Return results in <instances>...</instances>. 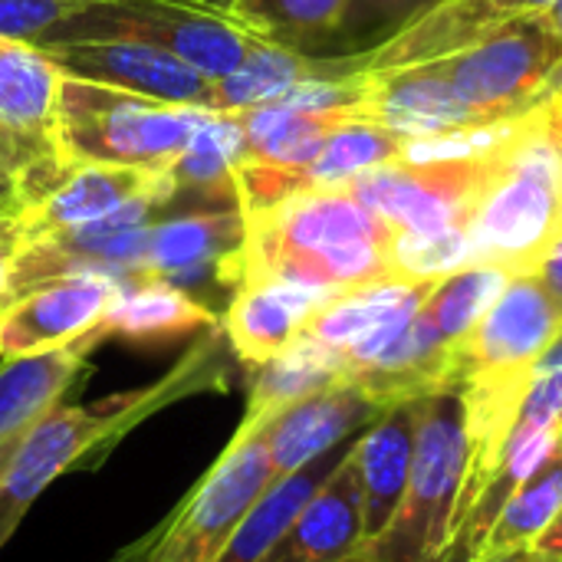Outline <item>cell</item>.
I'll list each match as a JSON object with an SVG mask.
<instances>
[{
  "mask_svg": "<svg viewBox=\"0 0 562 562\" xmlns=\"http://www.w3.org/2000/svg\"><path fill=\"white\" fill-rule=\"evenodd\" d=\"M221 349L224 329L217 326L207 329L201 342H194L161 379L89 405L59 402L36 425H30L0 477V550L10 543L43 491L53 487L63 474L109 454L158 412L204 392H224L227 362Z\"/></svg>",
  "mask_w": 562,
  "mask_h": 562,
  "instance_id": "obj_1",
  "label": "cell"
},
{
  "mask_svg": "<svg viewBox=\"0 0 562 562\" xmlns=\"http://www.w3.org/2000/svg\"><path fill=\"white\" fill-rule=\"evenodd\" d=\"M395 231L349 188L303 191L273 207L244 214V244L221 263L217 286L250 277H280L346 293L392 277Z\"/></svg>",
  "mask_w": 562,
  "mask_h": 562,
  "instance_id": "obj_2",
  "label": "cell"
},
{
  "mask_svg": "<svg viewBox=\"0 0 562 562\" xmlns=\"http://www.w3.org/2000/svg\"><path fill=\"white\" fill-rule=\"evenodd\" d=\"M562 227V135L543 105L520 119L484 188L468 237L471 263L530 273L540 250Z\"/></svg>",
  "mask_w": 562,
  "mask_h": 562,
  "instance_id": "obj_3",
  "label": "cell"
},
{
  "mask_svg": "<svg viewBox=\"0 0 562 562\" xmlns=\"http://www.w3.org/2000/svg\"><path fill=\"white\" fill-rule=\"evenodd\" d=\"M207 109L171 105L76 76L56 95V145L69 165H112L168 175Z\"/></svg>",
  "mask_w": 562,
  "mask_h": 562,
  "instance_id": "obj_4",
  "label": "cell"
},
{
  "mask_svg": "<svg viewBox=\"0 0 562 562\" xmlns=\"http://www.w3.org/2000/svg\"><path fill=\"white\" fill-rule=\"evenodd\" d=\"M468 471L471 435L461 392L418 398V438L405 497L392 524L366 547L375 562H441Z\"/></svg>",
  "mask_w": 562,
  "mask_h": 562,
  "instance_id": "obj_5",
  "label": "cell"
},
{
  "mask_svg": "<svg viewBox=\"0 0 562 562\" xmlns=\"http://www.w3.org/2000/svg\"><path fill=\"white\" fill-rule=\"evenodd\" d=\"M270 418H240L227 448L178 501V507L112 562H217L254 501L270 487Z\"/></svg>",
  "mask_w": 562,
  "mask_h": 562,
  "instance_id": "obj_6",
  "label": "cell"
},
{
  "mask_svg": "<svg viewBox=\"0 0 562 562\" xmlns=\"http://www.w3.org/2000/svg\"><path fill=\"white\" fill-rule=\"evenodd\" d=\"M66 40H142L188 63L211 82L240 69L263 43L234 16L198 10L181 0H92L53 26L36 46Z\"/></svg>",
  "mask_w": 562,
  "mask_h": 562,
  "instance_id": "obj_7",
  "label": "cell"
},
{
  "mask_svg": "<svg viewBox=\"0 0 562 562\" xmlns=\"http://www.w3.org/2000/svg\"><path fill=\"white\" fill-rule=\"evenodd\" d=\"M562 40L533 13L510 16L474 46L441 59L454 92L481 122L527 115L562 95Z\"/></svg>",
  "mask_w": 562,
  "mask_h": 562,
  "instance_id": "obj_8",
  "label": "cell"
},
{
  "mask_svg": "<svg viewBox=\"0 0 562 562\" xmlns=\"http://www.w3.org/2000/svg\"><path fill=\"white\" fill-rule=\"evenodd\" d=\"M504 148L487 158L418 161V165L389 161L352 178L349 191L369 211H375L395 234L435 237V234L468 231L474 207L484 188L491 184Z\"/></svg>",
  "mask_w": 562,
  "mask_h": 562,
  "instance_id": "obj_9",
  "label": "cell"
},
{
  "mask_svg": "<svg viewBox=\"0 0 562 562\" xmlns=\"http://www.w3.org/2000/svg\"><path fill=\"white\" fill-rule=\"evenodd\" d=\"M59 82V66L40 46L0 36V145L26 171L23 204L72 168L56 145Z\"/></svg>",
  "mask_w": 562,
  "mask_h": 562,
  "instance_id": "obj_10",
  "label": "cell"
},
{
  "mask_svg": "<svg viewBox=\"0 0 562 562\" xmlns=\"http://www.w3.org/2000/svg\"><path fill=\"white\" fill-rule=\"evenodd\" d=\"M171 201V175L112 165H72L49 191L13 211V231L16 240L26 244L36 237L89 227L125 211H165Z\"/></svg>",
  "mask_w": 562,
  "mask_h": 562,
  "instance_id": "obj_11",
  "label": "cell"
},
{
  "mask_svg": "<svg viewBox=\"0 0 562 562\" xmlns=\"http://www.w3.org/2000/svg\"><path fill=\"white\" fill-rule=\"evenodd\" d=\"M122 286L112 273L82 270L16 293L0 310V362L82 342Z\"/></svg>",
  "mask_w": 562,
  "mask_h": 562,
  "instance_id": "obj_12",
  "label": "cell"
},
{
  "mask_svg": "<svg viewBox=\"0 0 562 562\" xmlns=\"http://www.w3.org/2000/svg\"><path fill=\"white\" fill-rule=\"evenodd\" d=\"M63 76L132 95L214 112V82L188 63L142 40H66L40 46Z\"/></svg>",
  "mask_w": 562,
  "mask_h": 562,
  "instance_id": "obj_13",
  "label": "cell"
},
{
  "mask_svg": "<svg viewBox=\"0 0 562 562\" xmlns=\"http://www.w3.org/2000/svg\"><path fill=\"white\" fill-rule=\"evenodd\" d=\"M356 119L375 122L402 138H435L481 122L477 112L454 92L441 63H422L385 72H359Z\"/></svg>",
  "mask_w": 562,
  "mask_h": 562,
  "instance_id": "obj_14",
  "label": "cell"
},
{
  "mask_svg": "<svg viewBox=\"0 0 562 562\" xmlns=\"http://www.w3.org/2000/svg\"><path fill=\"white\" fill-rule=\"evenodd\" d=\"M336 293L280 280V277H250L231 290L227 310L221 313L224 342L237 362L250 372L290 346L306 323L333 300Z\"/></svg>",
  "mask_w": 562,
  "mask_h": 562,
  "instance_id": "obj_15",
  "label": "cell"
},
{
  "mask_svg": "<svg viewBox=\"0 0 562 562\" xmlns=\"http://www.w3.org/2000/svg\"><path fill=\"white\" fill-rule=\"evenodd\" d=\"M438 280H375L336 293L303 333L346 356V375L392 342L422 310Z\"/></svg>",
  "mask_w": 562,
  "mask_h": 562,
  "instance_id": "obj_16",
  "label": "cell"
},
{
  "mask_svg": "<svg viewBox=\"0 0 562 562\" xmlns=\"http://www.w3.org/2000/svg\"><path fill=\"white\" fill-rule=\"evenodd\" d=\"M379 415L382 408L349 379L293 402L290 408H283L267 422V448H270L273 474L283 477L313 464L333 448L352 441Z\"/></svg>",
  "mask_w": 562,
  "mask_h": 562,
  "instance_id": "obj_17",
  "label": "cell"
},
{
  "mask_svg": "<svg viewBox=\"0 0 562 562\" xmlns=\"http://www.w3.org/2000/svg\"><path fill=\"white\" fill-rule=\"evenodd\" d=\"M244 244V211L240 204H204L171 217H155L148 224V247L142 277H158L191 286L214 277L224 260H231Z\"/></svg>",
  "mask_w": 562,
  "mask_h": 562,
  "instance_id": "obj_18",
  "label": "cell"
},
{
  "mask_svg": "<svg viewBox=\"0 0 562 562\" xmlns=\"http://www.w3.org/2000/svg\"><path fill=\"white\" fill-rule=\"evenodd\" d=\"M356 445V441H352ZM366 550L362 487L352 448L260 562H342Z\"/></svg>",
  "mask_w": 562,
  "mask_h": 562,
  "instance_id": "obj_19",
  "label": "cell"
},
{
  "mask_svg": "<svg viewBox=\"0 0 562 562\" xmlns=\"http://www.w3.org/2000/svg\"><path fill=\"white\" fill-rule=\"evenodd\" d=\"M217 326L221 313H214L201 296L158 277H138L115 293L86 342L92 349L105 339H122L128 346H168Z\"/></svg>",
  "mask_w": 562,
  "mask_h": 562,
  "instance_id": "obj_20",
  "label": "cell"
},
{
  "mask_svg": "<svg viewBox=\"0 0 562 562\" xmlns=\"http://www.w3.org/2000/svg\"><path fill=\"white\" fill-rule=\"evenodd\" d=\"M418 438V402H402L382 408V415L356 438L352 458L362 487V520L366 547L392 524L412 474Z\"/></svg>",
  "mask_w": 562,
  "mask_h": 562,
  "instance_id": "obj_21",
  "label": "cell"
},
{
  "mask_svg": "<svg viewBox=\"0 0 562 562\" xmlns=\"http://www.w3.org/2000/svg\"><path fill=\"white\" fill-rule=\"evenodd\" d=\"M510 16L514 13L501 0H441L412 26H405L398 36H392L369 56L356 59V69L385 72V69H405L422 63H441L474 46L484 33H491L497 23Z\"/></svg>",
  "mask_w": 562,
  "mask_h": 562,
  "instance_id": "obj_22",
  "label": "cell"
},
{
  "mask_svg": "<svg viewBox=\"0 0 562 562\" xmlns=\"http://www.w3.org/2000/svg\"><path fill=\"white\" fill-rule=\"evenodd\" d=\"M89 352L92 346L82 339L66 349L0 362V445L30 431L89 375Z\"/></svg>",
  "mask_w": 562,
  "mask_h": 562,
  "instance_id": "obj_23",
  "label": "cell"
},
{
  "mask_svg": "<svg viewBox=\"0 0 562 562\" xmlns=\"http://www.w3.org/2000/svg\"><path fill=\"white\" fill-rule=\"evenodd\" d=\"M356 59H323L306 56L277 43H260L240 69L214 82V112L240 115L257 105H270L306 79H342L352 76Z\"/></svg>",
  "mask_w": 562,
  "mask_h": 562,
  "instance_id": "obj_24",
  "label": "cell"
},
{
  "mask_svg": "<svg viewBox=\"0 0 562 562\" xmlns=\"http://www.w3.org/2000/svg\"><path fill=\"white\" fill-rule=\"evenodd\" d=\"M362 435V431H359ZM356 435V438H359ZM352 438V441H356ZM352 441L333 448L329 454L316 458L313 464L273 477L270 487L254 501V507L244 514L240 527L234 530V537L227 540L224 553L217 562H260L273 547L277 540L290 530V524L296 520V514L310 504V497L323 487V481L336 471V464L346 458V451L352 448Z\"/></svg>",
  "mask_w": 562,
  "mask_h": 562,
  "instance_id": "obj_25",
  "label": "cell"
},
{
  "mask_svg": "<svg viewBox=\"0 0 562 562\" xmlns=\"http://www.w3.org/2000/svg\"><path fill=\"white\" fill-rule=\"evenodd\" d=\"M346 379V356L333 346L300 333L290 346L270 356L263 366L250 369L247 418H273L293 402L316 395Z\"/></svg>",
  "mask_w": 562,
  "mask_h": 562,
  "instance_id": "obj_26",
  "label": "cell"
},
{
  "mask_svg": "<svg viewBox=\"0 0 562 562\" xmlns=\"http://www.w3.org/2000/svg\"><path fill=\"white\" fill-rule=\"evenodd\" d=\"M244 161V128L237 115L211 112L171 165L175 201L198 194L204 204H237L234 168ZM171 201V204H175Z\"/></svg>",
  "mask_w": 562,
  "mask_h": 562,
  "instance_id": "obj_27",
  "label": "cell"
},
{
  "mask_svg": "<svg viewBox=\"0 0 562 562\" xmlns=\"http://www.w3.org/2000/svg\"><path fill=\"white\" fill-rule=\"evenodd\" d=\"M237 122L244 128V161H260L273 168H303L319 155L329 132L346 119L300 112L270 102L240 112Z\"/></svg>",
  "mask_w": 562,
  "mask_h": 562,
  "instance_id": "obj_28",
  "label": "cell"
},
{
  "mask_svg": "<svg viewBox=\"0 0 562 562\" xmlns=\"http://www.w3.org/2000/svg\"><path fill=\"white\" fill-rule=\"evenodd\" d=\"M562 510V441L560 448L507 497L501 514L494 517L481 557H501L530 550L533 540L557 520Z\"/></svg>",
  "mask_w": 562,
  "mask_h": 562,
  "instance_id": "obj_29",
  "label": "cell"
},
{
  "mask_svg": "<svg viewBox=\"0 0 562 562\" xmlns=\"http://www.w3.org/2000/svg\"><path fill=\"white\" fill-rule=\"evenodd\" d=\"M342 10L346 0H237L231 16L267 43L319 56Z\"/></svg>",
  "mask_w": 562,
  "mask_h": 562,
  "instance_id": "obj_30",
  "label": "cell"
},
{
  "mask_svg": "<svg viewBox=\"0 0 562 562\" xmlns=\"http://www.w3.org/2000/svg\"><path fill=\"white\" fill-rule=\"evenodd\" d=\"M514 277H517L514 270L497 267V263L461 267L451 277L435 283V290L422 303V313L448 342H461L481 323V316L494 306V300L504 293V286Z\"/></svg>",
  "mask_w": 562,
  "mask_h": 562,
  "instance_id": "obj_31",
  "label": "cell"
},
{
  "mask_svg": "<svg viewBox=\"0 0 562 562\" xmlns=\"http://www.w3.org/2000/svg\"><path fill=\"white\" fill-rule=\"evenodd\" d=\"M441 0H346V10L319 49L323 59H362Z\"/></svg>",
  "mask_w": 562,
  "mask_h": 562,
  "instance_id": "obj_32",
  "label": "cell"
},
{
  "mask_svg": "<svg viewBox=\"0 0 562 562\" xmlns=\"http://www.w3.org/2000/svg\"><path fill=\"white\" fill-rule=\"evenodd\" d=\"M89 3L92 0H0V36L36 46L53 26Z\"/></svg>",
  "mask_w": 562,
  "mask_h": 562,
  "instance_id": "obj_33",
  "label": "cell"
},
{
  "mask_svg": "<svg viewBox=\"0 0 562 562\" xmlns=\"http://www.w3.org/2000/svg\"><path fill=\"white\" fill-rule=\"evenodd\" d=\"M530 273L540 280L543 293L550 296V303L557 306V313L562 316V227L553 234V240L540 250Z\"/></svg>",
  "mask_w": 562,
  "mask_h": 562,
  "instance_id": "obj_34",
  "label": "cell"
},
{
  "mask_svg": "<svg viewBox=\"0 0 562 562\" xmlns=\"http://www.w3.org/2000/svg\"><path fill=\"white\" fill-rule=\"evenodd\" d=\"M23 198H26V171L13 158V151L0 145V207H20Z\"/></svg>",
  "mask_w": 562,
  "mask_h": 562,
  "instance_id": "obj_35",
  "label": "cell"
},
{
  "mask_svg": "<svg viewBox=\"0 0 562 562\" xmlns=\"http://www.w3.org/2000/svg\"><path fill=\"white\" fill-rule=\"evenodd\" d=\"M13 211L16 207H0V310L10 303V263L20 244L13 231Z\"/></svg>",
  "mask_w": 562,
  "mask_h": 562,
  "instance_id": "obj_36",
  "label": "cell"
},
{
  "mask_svg": "<svg viewBox=\"0 0 562 562\" xmlns=\"http://www.w3.org/2000/svg\"><path fill=\"white\" fill-rule=\"evenodd\" d=\"M530 553L533 557H540V560H550V562H562V510L557 514V520L533 540V547H530Z\"/></svg>",
  "mask_w": 562,
  "mask_h": 562,
  "instance_id": "obj_37",
  "label": "cell"
},
{
  "mask_svg": "<svg viewBox=\"0 0 562 562\" xmlns=\"http://www.w3.org/2000/svg\"><path fill=\"white\" fill-rule=\"evenodd\" d=\"M533 16H537V20H540V23H543V26H547L553 36H560L562 40V0L547 3V7H543V10H537Z\"/></svg>",
  "mask_w": 562,
  "mask_h": 562,
  "instance_id": "obj_38",
  "label": "cell"
},
{
  "mask_svg": "<svg viewBox=\"0 0 562 562\" xmlns=\"http://www.w3.org/2000/svg\"><path fill=\"white\" fill-rule=\"evenodd\" d=\"M181 3H191V7H198V10H211V13L231 16V10H234L237 0H181Z\"/></svg>",
  "mask_w": 562,
  "mask_h": 562,
  "instance_id": "obj_39",
  "label": "cell"
},
{
  "mask_svg": "<svg viewBox=\"0 0 562 562\" xmlns=\"http://www.w3.org/2000/svg\"><path fill=\"white\" fill-rule=\"evenodd\" d=\"M547 3H553V0H507V10H510L514 16H524V13H537V10H543Z\"/></svg>",
  "mask_w": 562,
  "mask_h": 562,
  "instance_id": "obj_40",
  "label": "cell"
},
{
  "mask_svg": "<svg viewBox=\"0 0 562 562\" xmlns=\"http://www.w3.org/2000/svg\"><path fill=\"white\" fill-rule=\"evenodd\" d=\"M474 562H550V560H540V557H533L530 550H517V553H501V557H481V560Z\"/></svg>",
  "mask_w": 562,
  "mask_h": 562,
  "instance_id": "obj_41",
  "label": "cell"
},
{
  "mask_svg": "<svg viewBox=\"0 0 562 562\" xmlns=\"http://www.w3.org/2000/svg\"><path fill=\"white\" fill-rule=\"evenodd\" d=\"M23 435H26V431H23ZM23 435H20V438H23ZM20 438H10V441H3V445H0V477H3V471H7V461L13 458V451H16Z\"/></svg>",
  "mask_w": 562,
  "mask_h": 562,
  "instance_id": "obj_42",
  "label": "cell"
},
{
  "mask_svg": "<svg viewBox=\"0 0 562 562\" xmlns=\"http://www.w3.org/2000/svg\"><path fill=\"white\" fill-rule=\"evenodd\" d=\"M342 562H375V557H372L369 550H359L356 557H349V560H342Z\"/></svg>",
  "mask_w": 562,
  "mask_h": 562,
  "instance_id": "obj_43",
  "label": "cell"
},
{
  "mask_svg": "<svg viewBox=\"0 0 562 562\" xmlns=\"http://www.w3.org/2000/svg\"><path fill=\"white\" fill-rule=\"evenodd\" d=\"M501 3H504V7H507V0H501Z\"/></svg>",
  "mask_w": 562,
  "mask_h": 562,
  "instance_id": "obj_44",
  "label": "cell"
}]
</instances>
